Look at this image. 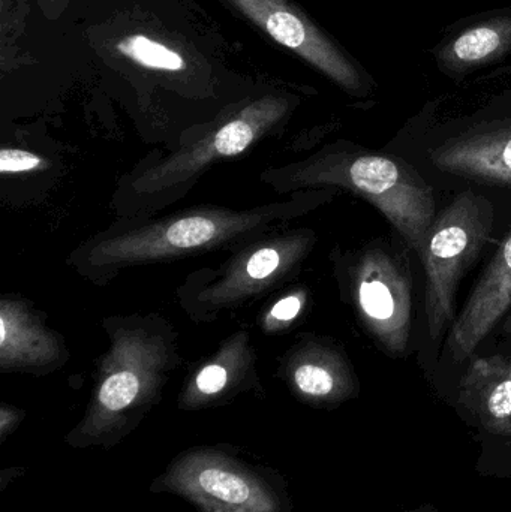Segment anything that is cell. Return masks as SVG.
<instances>
[{"mask_svg": "<svg viewBox=\"0 0 511 512\" xmlns=\"http://www.w3.org/2000/svg\"><path fill=\"white\" fill-rule=\"evenodd\" d=\"M39 164H41V159L38 156L23 152V150L3 149L0 152V171L3 174L33 170Z\"/></svg>", "mask_w": 511, "mask_h": 512, "instance_id": "obj_16", "label": "cell"}, {"mask_svg": "<svg viewBox=\"0 0 511 512\" xmlns=\"http://www.w3.org/2000/svg\"><path fill=\"white\" fill-rule=\"evenodd\" d=\"M117 50L146 68L171 72L182 71L185 68V59L177 51L144 35L128 36L119 42Z\"/></svg>", "mask_w": 511, "mask_h": 512, "instance_id": "obj_12", "label": "cell"}, {"mask_svg": "<svg viewBox=\"0 0 511 512\" xmlns=\"http://www.w3.org/2000/svg\"><path fill=\"white\" fill-rule=\"evenodd\" d=\"M511 307V230L455 319L447 337L446 352L465 361L494 330Z\"/></svg>", "mask_w": 511, "mask_h": 512, "instance_id": "obj_6", "label": "cell"}, {"mask_svg": "<svg viewBox=\"0 0 511 512\" xmlns=\"http://www.w3.org/2000/svg\"><path fill=\"white\" fill-rule=\"evenodd\" d=\"M356 301L375 340L389 354H405L413 325V283L408 265L383 248L360 259Z\"/></svg>", "mask_w": 511, "mask_h": 512, "instance_id": "obj_4", "label": "cell"}, {"mask_svg": "<svg viewBox=\"0 0 511 512\" xmlns=\"http://www.w3.org/2000/svg\"><path fill=\"white\" fill-rule=\"evenodd\" d=\"M239 219H216L207 216H192L168 225L165 230L146 236L126 237L110 243V252L105 256L117 259L150 258L170 254L182 249L198 248L218 239L224 231L239 225Z\"/></svg>", "mask_w": 511, "mask_h": 512, "instance_id": "obj_9", "label": "cell"}, {"mask_svg": "<svg viewBox=\"0 0 511 512\" xmlns=\"http://www.w3.org/2000/svg\"><path fill=\"white\" fill-rule=\"evenodd\" d=\"M459 405L485 433L511 430V357L477 358L459 387Z\"/></svg>", "mask_w": 511, "mask_h": 512, "instance_id": "obj_8", "label": "cell"}, {"mask_svg": "<svg viewBox=\"0 0 511 512\" xmlns=\"http://www.w3.org/2000/svg\"><path fill=\"white\" fill-rule=\"evenodd\" d=\"M477 469L485 475L511 478V436L486 433Z\"/></svg>", "mask_w": 511, "mask_h": 512, "instance_id": "obj_15", "label": "cell"}, {"mask_svg": "<svg viewBox=\"0 0 511 512\" xmlns=\"http://www.w3.org/2000/svg\"><path fill=\"white\" fill-rule=\"evenodd\" d=\"M506 436H511V430H510V433H509V435H506Z\"/></svg>", "mask_w": 511, "mask_h": 512, "instance_id": "obj_20", "label": "cell"}, {"mask_svg": "<svg viewBox=\"0 0 511 512\" xmlns=\"http://www.w3.org/2000/svg\"><path fill=\"white\" fill-rule=\"evenodd\" d=\"M279 255L273 249H261L249 259L248 274L254 279H266L278 268Z\"/></svg>", "mask_w": 511, "mask_h": 512, "instance_id": "obj_17", "label": "cell"}, {"mask_svg": "<svg viewBox=\"0 0 511 512\" xmlns=\"http://www.w3.org/2000/svg\"><path fill=\"white\" fill-rule=\"evenodd\" d=\"M300 309H302V301L299 297H288L284 300L279 301L272 309V316L281 321H290V319L296 318L299 315Z\"/></svg>", "mask_w": 511, "mask_h": 512, "instance_id": "obj_19", "label": "cell"}, {"mask_svg": "<svg viewBox=\"0 0 511 512\" xmlns=\"http://www.w3.org/2000/svg\"><path fill=\"white\" fill-rule=\"evenodd\" d=\"M438 170L494 186H511V114L480 120L431 152Z\"/></svg>", "mask_w": 511, "mask_h": 512, "instance_id": "obj_5", "label": "cell"}, {"mask_svg": "<svg viewBox=\"0 0 511 512\" xmlns=\"http://www.w3.org/2000/svg\"><path fill=\"white\" fill-rule=\"evenodd\" d=\"M323 177L366 198L422 256L437 212L431 186L410 165L390 156L357 153L333 159Z\"/></svg>", "mask_w": 511, "mask_h": 512, "instance_id": "obj_2", "label": "cell"}, {"mask_svg": "<svg viewBox=\"0 0 511 512\" xmlns=\"http://www.w3.org/2000/svg\"><path fill=\"white\" fill-rule=\"evenodd\" d=\"M243 15L276 42L299 54L342 90L357 98L374 95L377 84L368 71L336 44L314 21L285 0H230Z\"/></svg>", "mask_w": 511, "mask_h": 512, "instance_id": "obj_3", "label": "cell"}, {"mask_svg": "<svg viewBox=\"0 0 511 512\" xmlns=\"http://www.w3.org/2000/svg\"><path fill=\"white\" fill-rule=\"evenodd\" d=\"M494 225V207L473 191L459 194L435 218L420 256L426 273V322L434 342L455 322L459 282L476 261Z\"/></svg>", "mask_w": 511, "mask_h": 512, "instance_id": "obj_1", "label": "cell"}, {"mask_svg": "<svg viewBox=\"0 0 511 512\" xmlns=\"http://www.w3.org/2000/svg\"><path fill=\"white\" fill-rule=\"evenodd\" d=\"M198 486L206 492L207 496L225 501V504H245L251 496L246 481L224 469L212 468L201 472Z\"/></svg>", "mask_w": 511, "mask_h": 512, "instance_id": "obj_13", "label": "cell"}, {"mask_svg": "<svg viewBox=\"0 0 511 512\" xmlns=\"http://www.w3.org/2000/svg\"><path fill=\"white\" fill-rule=\"evenodd\" d=\"M294 381L302 393L317 399L351 390L350 378L342 372L339 363L302 364L294 373Z\"/></svg>", "mask_w": 511, "mask_h": 512, "instance_id": "obj_11", "label": "cell"}, {"mask_svg": "<svg viewBox=\"0 0 511 512\" xmlns=\"http://www.w3.org/2000/svg\"><path fill=\"white\" fill-rule=\"evenodd\" d=\"M438 71L455 81L511 57V8L459 24L434 48Z\"/></svg>", "mask_w": 511, "mask_h": 512, "instance_id": "obj_7", "label": "cell"}, {"mask_svg": "<svg viewBox=\"0 0 511 512\" xmlns=\"http://www.w3.org/2000/svg\"><path fill=\"white\" fill-rule=\"evenodd\" d=\"M138 393H140V381L137 375L131 372L114 373L102 384L99 390V403L107 411H123L132 405Z\"/></svg>", "mask_w": 511, "mask_h": 512, "instance_id": "obj_14", "label": "cell"}, {"mask_svg": "<svg viewBox=\"0 0 511 512\" xmlns=\"http://www.w3.org/2000/svg\"><path fill=\"white\" fill-rule=\"evenodd\" d=\"M227 381V370L224 367L212 364V366H207L206 369L201 370L197 378V387L201 393L216 394L227 385Z\"/></svg>", "mask_w": 511, "mask_h": 512, "instance_id": "obj_18", "label": "cell"}, {"mask_svg": "<svg viewBox=\"0 0 511 512\" xmlns=\"http://www.w3.org/2000/svg\"><path fill=\"white\" fill-rule=\"evenodd\" d=\"M267 114H269L267 108L264 110L263 107L249 108L242 117H237L233 122L219 129L210 143L195 147L189 155L182 156L180 161L174 159L170 164L162 165L158 170L152 171L150 183L168 176L191 174L192 171L219 156L239 155L254 141L255 135L263 128Z\"/></svg>", "mask_w": 511, "mask_h": 512, "instance_id": "obj_10", "label": "cell"}]
</instances>
